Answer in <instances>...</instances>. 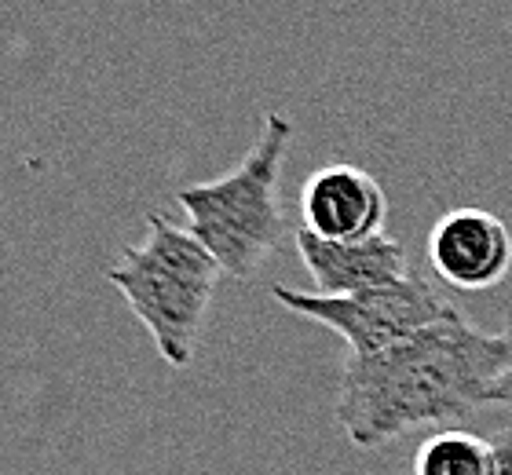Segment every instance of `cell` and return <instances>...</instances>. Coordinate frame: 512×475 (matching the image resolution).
Listing matches in <instances>:
<instances>
[{
	"mask_svg": "<svg viewBox=\"0 0 512 475\" xmlns=\"http://www.w3.org/2000/svg\"><path fill=\"white\" fill-rule=\"evenodd\" d=\"M509 370L502 333H483L465 315L377 355H348L337 388V424L359 450H377L417 428L447 432L498 406Z\"/></svg>",
	"mask_w": 512,
	"mask_h": 475,
	"instance_id": "1",
	"label": "cell"
},
{
	"mask_svg": "<svg viewBox=\"0 0 512 475\" xmlns=\"http://www.w3.org/2000/svg\"><path fill=\"white\" fill-rule=\"evenodd\" d=\"M297 125L282 110H267L260 136L235 169L209 183L176 190L187 212V231L213 253L231 278H253L267 256L286 242V205H282V172Z\"/></svg>",
	"mask_w": 512,
	"mask_h": 475,
	"instance_id": "2",
	"label": "cell"
},
{
	"mask_svg": "<svg viewBox=\"0 0 512 475\" xmlns=\"http://www.w3.org/2000/svg\"><path fill=\"white\" fill-rule=\"evenodd\" d=\"M220 275L224 267L187 227L150 212L147 238L121 249L118 264L107 271V282L125 296L161 359L172 370H187L202 340Z\"/></svg>",
	"mask_w": 512,
	"mask_h": 475,
	"instance_id": "3",
	"label": "cell"
},
{
	"mask_svg": "<svg viewBox=\"0 0 512 475\" xmlns=\"http://www.w3.org/2000/svg\"><path fill=\"white\" fill-rule=\"evenodd\" d=\"M271 296L293 315L319 322L348 344V355H377L425 329L461 315V307L436 285L417 275L403 282L363 289L355 296H319L300 293L289 285H271Z\"/></svg>",
	"mask_w": 512,
	"mask_h": 475,
	"instance_id": "4",
	"label": "cell"
},
{
	"mask_svg": "<svg viewBox=\"0 0 512 475\" xmlns=\"http://www.w3.org/2000/svg\"><path fill=\"white\" fill-rule=\"evenodd\" d=\"M428 264L439 282L480 293L502 285L512 267V234L487 209H454L428 234Z\"/></svg>",
	"mask_w": 512,
	"mask_h": 475,
	"instance_id": "5",
	"label": "cell"
},
{
	"mask_svg": "<svg viewBox=\"0 0 512 475\" xmlns=\"http://www.w3.org/2000/svg\"><path fill=\"white\" fill-rule=\"evenodd\" d=\"M304 231L326 242H363L384 234L388 223V194L359 165L333 161L322 165L300 194Z\"/></svg>",
	"mask_w": 512,
	"mask_h": 475,
	"instance_id": "6",
	"label": "cell"
},
{
	"mask_svg": "<svg viewBox=\"0 0 512 475\" xmlns=\"http://www.w3.org/2000/svg\"><path fill=\"white\" fill-rule=\"evenodd\" d=\"M293 245L319 296H355L363 289L403 282L410 275L403 245L388 231L363 242H326L300 227Z\"/></svg>",
	"mask_w": 512,
	"mask_h": 475,
	"instance_id": "7",
	"label": "cell"
},
{
	"mask_svg": "<svg viewBox=\"0 0 512 475\" xmlns=\"http://www.w3.org/2000/svg\"><path fill=\"white\" fill-rule=\"evenodd\" d=\"M414 475H494V443L454 428L428 435L414 457Z\"/></svg>",
	"mask_w": 512,
	"mask_h": 475,
	"instance_id": "8",
	"label": "cell"
},
{
	"mask_svg": "<svg viewBox=\"0 0 512 475\" xmlns=\"http://www.w3.org/2000/svg\"><path fill=\"white\" fill-rule=\"evenodd\" d=\"M494 475H512V428L494 435Z\"/></svg>",
	"mask_w": 512,
	"mask_h": 475,
	"instance_id": "9",
	"label": "cell"
},
{
	"mask_svg": "<svg viewBox=\"0 0 512 475\" xmlns=\"http://www.w3.org/2000/svg\"><path fill=\"white\" fill-rule=\"evenodd\" d=\"M502 337H505V344H509V370H505L502 384H498V406H509V410H512V307L505 311Z\"/></svg>",
	"mask_w": 512,
	"mask_h": 475,
	"instance_id": "10",
	"label": "cell"
}]
</instances>
